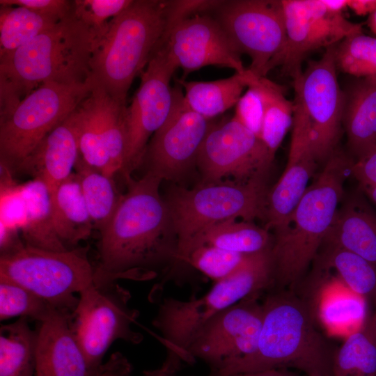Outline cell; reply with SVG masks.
<instances>
[{
	"mask_svg": "<svg viewBox=\"0 0 376 376\" xmlns=\"http://www.w3.org/2000/svg\"><path fill=\"white\" fill-rule=\"evenodd\" d=\"M318 161L307 129L293 118L292 132L285 168L267 196L265 228L279 234L288 226L298 203L315 174Z\"/></svg>",
	"mask_w": 376,
	"mask_h": 376,
	"instance_id": "obj_19",
	"label": "cell"
},
{
	"mask_svg": "<svg viewBox=\"0 0 376 376\" xmlns=\"http://www.w3.org/2000/svg\"><path fill=\"white\" fill-rule=\"evenodd\" d=\"M326 8L334 13H342L347 8V0H322Z\"/></svg>",
	"mask_w": 376,
	"mask_h": 376,
	"instance_id": "obj_46",
	"label": "cell"
},
{
	"mask_svg": "<svg viewBox=\"0 0 376 376\" xmlns=\"http://www.w3.org/2000/svg\"><path fill=\"white\" fill-rule=\"evenodd\" d=\"M51 205L56 232L67 249L91 235L94 228L76 173L59 185Z\"/></svg>",
	"mask_w": 376,
	"mask_h": 376,
	"instance_id": "obj_26",
	"label": "cell"
},
{
	"mask_svg": "<svg viewBox=\"0 0 376 376\" xmlns=\"http://www.w3.org/2000/svg\"><path fill=\"white\" fill-rule=\"evenodd\" d=\"M351 175L359 186L376 185V147L361 159L354 161Z\"/></svg>",
	"mask_w": 376,
	"mask_h": 376,
	"instance_id": "obj_42",
	"label": "cell"
},
{
	"mask_svg": "<svg viewBox=\"0 0 376 376\" xmlns=\"http://www.w3.org/2000/svg\"><path fill=\"white\" fill-rule=\"evenodd\" d=\"M119 103L93 85L73 111L77 127L78 159L109 176V151L118 136Z\"/></svg>",
	"mask_w": 376,
	"mask_h": 376,
	"instance_id": "obj_20",
	"label": "cell"
},
{
	"mask_svg": "<svg viewBox=\"0 0 376 376\" xmlns=\"http://www.w3.org/2000/svg\"><path fill=\"white\" fill-rule=\"evenodd\" d=\"M130 292L116 281L94 282L79 293L70 325L89 364L96 370L114 341L138 344L143 340L132 329L139 311L130 306Z\"/></svg>",
	"mask_w": 376,
	"mask_h": 376,
	"instance_id": "obj_11",
	"label": "cell"
},
{
	"mask_svg": "<svg viewBox=\"0 0 376 376\" xmlns=\"http://www.w3.org/2000/svg\"><path fill=\"white\" fill-rule=\"evenodd\" d=\"M132 366L120 352L113 353L109 360L102 363L97 376H131Z\"/></svg>",
	"mask_w": 376,
	"mask_h": 376,
	"instance_id": "obj_43",
	"label": "cell"
},
{
	"mask_svg": "<svg viewBox=\"0 0 376 376\" xmlns=\"http://www.w3.org/2000/svg\"><path fill=\"white\" fill-rule=\"evenodd\" d=\"M38 331L28 318L3 324L0 329V376H34Z\"/></svg>",
	"mask_w": 376,
	"mask_h": 376,
	"instance_id": "obj_30",
	"label": "cell"
},
{
	"mask_svg": "<svg viewBox=\"0 0 376 376\" xmlns=\"http://www.w3.org/2000/svg\"><path fill=\"white\" fill-rule=\"evenodd\" d=\"M322 245L345 249L376 264V212L361 195L349 197L338 209Z\"/></svg>",
	"mask_w": 376,
	"mask_h": 376,
	"instance_id": "obj_24",
	"label": "cell"
},
{
	"mask_svg": "<svg viewBox=\"0 0 376 376\" xmlns=\"http://www.w3.org/2000/svg\"><path fill=\"white\" fill-rule=\"evenodd\" d=\"M338 70L358 79L376 78V38L352 34L335 46Z\"/></svg>",
	"mask_w": 376,
	"mask_h": 376,
	"instance_id": "obj_36",
	"label": "cell"
},
{
	"mask_svg": "<svg viewBox=\"0 0 376 376\" xmlns=\"http://www.w3.org/2000/svg\"><path fill=\"white\" fill-rule=\"evenodd\" d=\"M253 77L246 91L235 104L233 116L241 124L260 139L263 118L264 101Z\"/></svg>",
	"mask_w": 376,
	"mask_h": 376,
	"instance_id": "obj_40",
	"label": "cell"
},
{
	"mask_svg": "<svg viewBox=\"0 0 376 376\" xmlns=\"http://www.w3.org/2000/svg\"><path fill=\"white\" fill-rule=\"evenodd\" d=\"M354 161L336 150L308 187L287 228L274 235L272 280L268 290L297 292L334 221Z\"/></svg>",
	"mask_w": 376,
	"mask_h": 376,
	"instance_id": "obj_4",
	"label": "cell"
},
{
	"mask_svg": "<svg viewBox=\"0 0 376 376\" xmlns=\"http://www.w3.org/2000/svg\"><path fill=\"white\" fill-rule=\"evenodd\" d=\"M332 376H376V331L370 319L336 350Z\"/></svg>",
	"mask_w": 376,
	"mask_h": 376,
	"instance_id": "obj_35",
	"label": "cell"
},
{
	"mask_svg": "<svg viewBox=\"0 0 376 376\" xmlns=\"http://www.w3.org/2000/svg\"><path fill=\"white\" fill-rule=\"evenodd\" d=\"M0 6H22L61 20L74 14V0H0Z\"/></svg>",
	"mask_w": 376,
	"mask_h": 376,
	"instance_id": "obj_41",
	"label": "cell"
},
{
	"mask_svg": "<svg viewBox=\"0 0 376 376\" xmlns=\"http://www.w3.org/2000/svg\"><path fill=\"white\" fill-rule=\"evenodd\" d=\"M216 10L237 51L250 57L255 77L279 66L286 44L282 0L223 1Z\"/></svg>",
	"mask_w": 376,
	"mask_h": 376,
	"instance_id": "obj_12",
	"label": "cell"
},
{
	"mask_svg": "<svg viewBox=\"0 0 376 376\" xmlns=\"http://www.w3.org/2000/svg\"><path fill=\"white\" fill-rule=\"evenodd\" d=\"M282 3L286 44L279 66L292 79L302 72L303 61L310 53L363 31L360 24L328 10L322 0H282Z\"/></svg>",
	"mask_w": 376,
	"mask_h": 376,
	"instance_id": "obj_16",
	"label": "cell"
},
{
	"mask_svg": "<svg viewBox=\"0 0 376 376\" xmlns=\"http://www.w3.org/2000/svg\"><path fill=\"white\" fill-rule=\"evenodd\" d=\"M25 218L21 233L27 245L54 251L68 250L56 232L51 198L45 185L33 179L19 185Z\"/></svg>",
	"mask_w": 376,
	"mask_h": 376,
	"instance_id": "obj_27",
	"label": "cell"
},
{
	"mask_svg": "<svg viewBox=\"0 0 376 376\" xmlns=\"http://www.w3.org/2000/svg\"><path fill=\"white\" fill-rule=\"evenodd\" d=\"M269 191L264 178L171 189L164 198L178 239V263L191 240L214 224L229 219L265 221Z\"/></svg>",
	"mask_w": 376,
	"mask_h": 376,
	"instance_id": "obj_7",
	"label": "cell"
},
{
	"mask_svg": "<svg viewBox=\"0 0 376 376\" xmlns=\"http://www.w3.org/2000/svg\"><path fill=\"white\" fill-rule=\"evenodd\" d=\"M314 301L309 302L315 320L329 333L345 335L360 330L367 318L366 299L347 288L337 276L320 280Z\"/></svg>",
	"mask_w": 376,
	"mask_h": 376,
	"instance_id": "obj_23",
	"label": "cell"
},
{
	"mask_svg": "<svg viewBox=\"0 0 376 376\" xmlns=\"http://www.w3.org/2000/svg\"><path fill=\"white\" fill-rule=\"evenodd\" d=\"M253 74L247 69L244 73L235 72L228 78L214 81H175L182 88L189 107L204 118H212L235 106L247 88Z\"/></svg>",
	"mask_w": 376,
	"mask_h": 376,
	"instance_id": "obj_28",
	"label": "cell"
},
{
	"mask_svg": "<svg viewBox=\"0 0 376 376\" xmlns=\"http://www.w3.org/2000/svg\"><path fill=\"white\" fill-rule=\"evenodd\" d=\"M320 267L334 269L336 276L351 290L376 301V264L345 249L322 245Z\"/></svg>",
	"mask_w": 376,
	"mask_h": 376,
	"instance_id": "obj_33",
	"label": "cell"
},
{
	"mask_svg": "<svg viewBox=\"0 0 376 376\" xmlns=\"http://www.w3.org/2000/svg\"><path fill=\"white\" fill-rule=\"evenodd\" d=\"M143 376H176V375H162V374L157 373L153 370H152L144 371Z\"/></svg>",
	"mask_w": 376,
	"mask_h": 376,
	"instance_id": "obj_49",
	"label": "cell"
},
{
	"mask_svg": "<svg viewBox=\"0 0 376 376\" xmlns=\"http://www.w3.org/2000/svg\"><path fill=\"white\" fill-rule=\"evenodd\" d=\"M335 46L295 79L293 118L307 129L318 162L325 163L336 151L343 127L345 93L337 78Z\"/></svg>",
	"mask_w": 376,
	"mask_h": 376,
	"instance_id": "obj_10",
	"label": "cell"
},
{
	"mask_svg": "<svg viewBox=\"0 0 376 376\" xmlns=\"http://www.w3.org/2000/svg\"><path fill=\"white\" fill-rule=\"evenodd\" d=\"M95 40L92 29L73 14L0 58V120L45 83L88 82Z\"/></svg>",
	"mask_w": 376,
	"mask_h": 376,
	"instance_id": "obj_3",
	"label": "cell"
},
{
	"mask_svg": "<svg viewBox=\"0 0 376 376\" xmlns=\"http://www.w3.org/2000/svg\"><path fill=\"white\" fill-rule=\"evenodd\" d=\"M255 350L205 376H231L294 368L307 376H332L336 350L318 330L309 302L288 290L267 291Z\"/></svg>",
	"mask_w": 376,
	"mask_h": 376,
	"instance_id": "obj_2",
	"label": "cell"
},
{
	"mask_svg": "<svg viewBox=\"0 0 376 376\" xmlns=\"http://www.w3.org/2000/svg\"><path fill=\"white\" fill-rule=\"evenodd\" d=\"M132 2V0H74V15L92 29L97 40L106 32L110 20Z\"/></svg>",
	"mask_w": 376,
	"mask_h": 376,
	"instance_id": "obj_39",
	"label": "cell"
},
{
	"mask_svg": "<svg viewBox=\"0 0 376 376\" xmlns=\"http://www.w3.org/2000/svg\"><path fill=\"white\" fill-rule=\"evenodd\" d=\"M166 51L158 47L141 74L139 86L125 109L126 150L122 171L127 181L143 161L149 139L162 126L173 105L171 79L178 69Z\"/></svg>",
	"mask_w": 376,
	"mask_h": 376,
	"instance_id": "obj_13",
	"label": "cell"
},
{
	"mask_svg": "<svg viewBox=\"0 0 376 376\" xmlns=\"http://www.w3.org/2000/svg\"><path fill=\"white\" fill-rule=\"evenodd\" d=\"M260 296H249L211 318L189 345L190 364L198 359L213 371L251 354L257 346L263 323Z\"/></svg>",
	"mask_w": 376,
	"mask_h": 376,
	"instance_id": "obj_15",
	"label": "cell"
},
{
	"mask_svg": "<svg viewBox=\"0 0 376 376\" xmlns=\"http://www.w3.org/2000/svg\"><path fill=\"white\" fill-rule=\"evenodd\" d=\"M272 162L261 139L233 116L212 125L196 165L207 183L230 176L237 181L264 178Z\"/></svg>",
	"mask_w": 376,
	"mask_h": 376,
	"instance_id": "obj_14",
	"label": "cell"
},
{
	"mask_svg": "<svg viewBox=\"0 0 376 376\" xmlns=\"http://www.w3.org/2000/svg\"><path fill=\"white\" fill-rule=\"evenodd\" d=\"M79 157L73 112L53 129L13 170L31 175L47 187L52 198L72 173Z\"/></svg>",
	"mask_w": 376,
	"mask_h": 376,
	"instance_id": "obj_22",
	"label": "cell"
},
{
	"mask_svg": "<svg viewBox=\"0 0 376 376\" xmlns=\"http://www.w3.org/2000/svg\"><path fill=\"white\" fill-rule=\"evenodd\" d=\"M88 248L54 251L25 243L1 254L0 278L33 292L53 307L73 311L80 293L94 283L95 266Z\"/></svg>",
	"mask_w": 376,
	"mask_h": 376,
	"instance_id": "obj_8",
	"label": "cell"
},
{
	"mask_svg": "<svg viewBox=\"0 0 376 376\" xmlns=\"http://www.w3.org/2000/svg\"><path fill=\"white\" fill-rule=\"evenodd\" d=\"M92 88L82 84L45 83L0 120L1 162L14 169L58 125L65 120Z\"/></svg>",
	"mask_w": 376,
	"mask_h": 376,
	"instance_id": "obj_9",
	"label": "cell"
},
{
	"mask_svg": "<svg viewBox=\"0 0 376 376\" xmlns=\"http://www.w3.org/2000/svg\"><path fill=\"white\" fill-rule=\"evenodd\" d=\"M249 256L204 244L193 249L187 256L185 264L215 282L235 272Z\"/></svg>",
	"mask_w": 376,
	"mask_h": 376,
	"instance_id": "obj_38",
	"label": "cell"
},
{
	"mask_svg": "<svg viewBox=\"0 0 376 376\" xmlns=\"http://www.w3.org/2000/svg\"><path fill=\"white\" fill-rule=\"evenodd\" d=\"M231 376H299L286 368L270 369L257 372L244 373Z\"/></svg>",
	"mask_w": 376,
	"mask_h": 376,
	"instance_id": "obj_45",
	"label": "cell"
},
{
	"mask_svg": "<svg viewBox=\"0 0 376 376\" xmlns=\"http://www.w3.org/2000/svg\"><path fill=\"white\" fill-rule=\"evenodd\" d=\"M93 228L100 232L113 215L122 195L109 177L77 159L75 167Z\"/></svg>",
	"mask_w": 376,
	"mask_h": 376,
	"instance_id": "obj_34",
	"label": "cell"
},
{
	"mask_svg": "<svg viewBox=\"0 0 376 376\" xmlns=\"http://www.w3.org/2000/svg\"><path fill=\"white\" fill-rule=\"evenodd\" d=\"M254 81L264 101L260 139L274 160L277 150L292 126L294 104L286 98L282 86L263 77H255Z\"/></svg>",
	"mask_w": 376,
	"mask_h": 376,
	"instance_id": "obj_31",
	"label": "cell"
},
{
	"mask_svg": "<svg viewBox=\"0 0 376 376\" xmlns=\"http://www.w3.org/2000/svg\"><path fill=\"white\" fill-rule=\"evenodd\" d=\"M347 8L357 15H369L376 10V0H347Z\"/></svg>",
	"mask_w": 376,
	"mask_h": 376,
	"instance_id": "obj_44",
	"label": "cell"
},
{
	"mask_svg": "<svg viewBox=\"0 0 376 376\" xmlns=\"http://www.w3.org/2000/svg\"><path fill=\"white\" fill-rule=\"evenodd\" d=\"M59 21L25 7L0 6V58L10 54Z\"/></svg>",
	"mask_w": 376,
	"mask_h": 376,
	"instance_id": "obj_32",
	"label": "cell"
},
{
	"mask_svg": "<svg viewBox=\"0 0 376 376\" xmlns=\"http://www.w3.org/2000/svg\"><path fill=\"white\" fill-rule=\"evenodd\" d=\"M163 180L151 171L130 180L110 221L100 232L94 282L146 281L178 263V239L165 198Z\"/></svg>",
	"mask_w": 376,
	"mask_h": 376,
	"instance_id": "obj_1",
	"label": "cell"
},
{
	"mask_svg": "<svg viewBox=\"0 0 376 376\" xmlns=\"http://www.w3.org/2000/svg\"><path fill=\"white\" fill-rule=\"evenodd\" d=\"M367 26L371 31L376 35V10L368 15Z\"/></svg>",
	"mask_w": 376,
	"mask_h": 376,
	"instance_id": "obj_48",
	"label": "cell"
},
{
	"mask_svg": "<svg viewBox=\"0 0 376 376\" xmlns=\"http://www.w3.org/2000/svg\"><path fill=\"white\" fill-rule=\"evenodd\" d=\"M362 192L366 194L376 204V185L359 186Z\"/></svg>",
	"mask_w": 376,
	"mask_h": 376,
	"instance_id": "obj_47",
	"label": "cell"
},
{
	"mask_svg": "<svg viewBox=\"0 0 376 376\" xmlns=\"http://www.w3.org/2000/svg\"><path fill=\"white\" fill-rule=\"evenodd\" d=\"M167 25L166 1L132 0L110 20L104 34L95 41L91 84L126 104L134 79L147 66Z\"/></svg>",
	"mask_w": 376,
	"mask_h": 376,
	"instance_id": "obj_6",
	"label": "cell"
},
{
	"mask_svg": "<svg viewBox=\"0 0 376 376\" xmlns=\"http://www.w3.org/2000/svg\"><path fill=\"white\" fill-rule=\"evenodd\" d=\"M343 127L355 161L376 147V78L359 79L345 93Z\"/></svg>",
	"mask_w": 376,
	"mask_h": 376,
	"instance_id": "obj_25",
	"label": "cell"
},
{
	"mask_svg": "<svg viewBox=\"0 0 376 376\" xmlns=\"http://www.w3.org/2000/svg\"><path fill=\"white\" fill-rule=\"evenodd\" d=\"M54 308L48 302L23 286L0 278V320L19 316L38 322Z\"/></svg>",
	"mask_w": 376,
	"mask_h": 376,
	"instance_id": "obj_37",
	"label": "cell"
},
{
	"mask_svg": "<svg viewBox=\"0 0 376 376\" xmlns=\"http://www.w3.org/2000/svg\"><path fill=\"white\" fill-rule=\"evenodd\" d=\"M238 219H226L203 230L189 244L182 263L193 249L204 244L247 255L272 249L274 237L267 229Z\"/></svg>",
	"mask_w": 376,
	"mask_h": 376,
	"instance_id": "obj_29",
	"label": "cell"
},
{
	"mask_svg": "<svg viewBox=\"0 0 376 376\" xmlns=\"http://www.w3.org/2000/svg\"><path fill=\"white\" fill-rule=\"evenodd\" d=\"M173 105L162 126L153 134L143 159L162 180H175L192 164L212 123L192 111L187 104L183 91L175 81Z\"/></svg>",
	"mask_w": 376,
	"mask_h": 376,
	"instance_id": "obj_17",
	"label": "cell"
},
{
	"mask_svg": "<svg viewBox=\"0 0 376 376\" xmlns=\"http://www.w3.org/2000/svg\"><path fill=\"white\" fill-rule=\"evenodd\" d=\"M271 249L249 255L228 276L215 281L205 294L189 300L166 297L159 304L152 325L166 356L158 373L176 375L190 364L187 350L198 331L213 317L241 300L267 292L272 280Z\"/></svg>",
	"mask_w": 376,
	"mask_h": 376,
	"instance_id": "obj_5",
	"label": "cell"
},
{
	"mask_svg": "<svg viewBox=\"0 0 376 376\" xmlns=\"http://www.w3.org/2000/svg\"><path fill=\"white\" fill-rule=\"evenodd\" d=\"M72 313L54 308L38 322L34 376H97L72 330Z\"/></svg>",
	"mask_w": 376,
	"mask_h": 376,
	"instance_id": "obj_21",
	"label": "cell"
},
{
	"mask_svg": "<svg viewBox=\"0 0 376 376\" xmlns=\"http://www.w3.org/2000/svg\"><path fill=\"white\" fill-rule=\"evenodd\" d=\"M157 47H163L183 70L184 79L209 65L229 68L239 73L247 70L221 25L207 15L196 14L173 24Z\"/></svg>",
	"mask_w": 376,
	"mask_h": 376,
	"instance_id": "obj_18",
	"label": "cell"
},
{
	"mask_svg": "<svg viewBox=\"0 0 376 376\" xmlns=\"http://www.w3.org/2000/svg\"><path fill=\"white\" fill-rule=\"evenodd\" d=\"M375 302L376 304V301ZM370 321L373 328L375 329V330L376 331V312L373 315V316L371 318H370Z\"/></svg>",
	"mask_w": 376,
	"mask_h": 376,
	"instance_id": "obj_50",
	"label": "cell"
}]
</instances>
